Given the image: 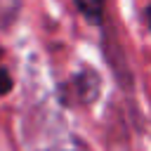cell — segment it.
I'll list each match as a JSON object with an SVG mask.
<instances>
[{"mask_svg":"<svg viewBox=\"0 0 151 151\" xmlns=\"http://www.w3.org/2000/svg\"><path fill=\"white\" fill-rule=\"evenodd\" d=\"M99 94V76L92 68H83L68 83L59 87V97L66 104H90Z\"/></svg>","mask_w":151,"mask_h":151,"instance_id":"6da1fadb","label":"cell"},{"mask_svg":"<svg viewBox=\"0 0 151 151\" xmlns=\"http://www.w3.org/2000/svg\"><path fill=\"white\" fill-rule=\"evenodd\" d=\"M19 9H21V0H0V28L14 24Z\"/></svg>","mask_w":151,"mask_h":151,"instance_id":"7a4b0ae2","label":"cell"},{"mask_svg":"<svg viewBox=\"0 0 151 151\" xmlns=\"http://www.w3.org/2000/svg\"><path fill=\"white\" fill-rule=\"evenodd\" d=\"M78 9L90 19V21H99L101 12H104V0H76Z\"/></svg>","mask_w":151,"mask_h":151,"instance_id":"3957f363","label":"cell"},{"mask_svg":"<svg viewBox=\"0 0 151 151\" xmlns=\"http://www.w3.org/2000/svg\"><path fill=\"white\" fill-rule=\"evenodd\" d=\"M57 151H90L87 146H83L78 139H71V142H61Z\"/></svg>","mask_w":151,"mask_h":151,"instance_id":"277c9868","label":"cell"},{"mask_svg":"<svg viewBox=\"0 0 151 151\" xmlns=\"http://www.w3.org/2000/svg\"><path fill=\"white\" fill-rule=\"evenodd\" d=\"M9 90H12V78H9L7 71L0 68V94H7Z\"/></svg>","mask_w":151,"mask_h":151,"instance_id":"5b68a950","label":"cell"},{"mask_svg":"<svg viewBox=\"0 0 151 151\" xmlns=\"http://www.w3.org/2000/svg\"><path fill=\"white\" fill-rule=\"evenodd\" d=\"M146 24H149V31H151V5H149V9H146Z\"/></svg>","mask_w":151,"mask_h":151,"instance_id":"8992f818","label":"cell"},{"mask_svg":"<svg viewBox=\"0 0 151 151\" xmlns=\"http://www.w3.org/2000/svg\"><path fill=\"white\" fill-rule=\"evenodd\" d=\"M0 57H2V52H0Z\"/></svg>","mask_w":151,"mask_h":151,"instance_id":"52a82bcc","label":"cell"}]
</instances>
